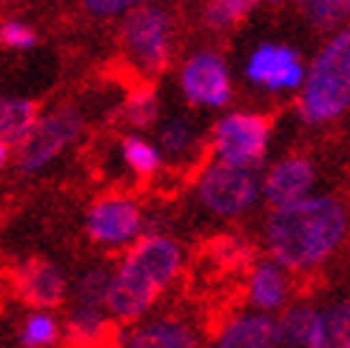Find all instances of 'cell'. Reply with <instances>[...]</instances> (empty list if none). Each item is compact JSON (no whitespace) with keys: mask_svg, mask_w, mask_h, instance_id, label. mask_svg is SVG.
<instances>
[{"mask_svg":"<svg viewBox=\"0 0 350 348\" xmlns=\"http://www.w3.org/2000/svg\"><path fill=\"white\" fill-rule=\"evenodd\" d=\"M347 234V212L334 197H302L265 220V249L288 271H310L334 254Z\"/></svg>","mask_w":350,"mask_h":348,"instance_id":"obj_1","label":"cell"},{"mask_svg":"<svg viewBox=\"0 0 350 348\" xmlns=\"http://www.w3.org/2000/svg\"><path fill=\"white\" fill-rule=\"evenodd\" d=\"M183 269V249L165 234H148L114 269L109 286V314L117 323H134L154 306V300L177 280Z\"/></svg>","mask_w":350,"mask_h":348,"instance_id":"obj_2","label":"cell"},{"mask_svg":"<svg viewBox=\"0 0 350 348\" xmlns=\"http://www.w3.org/2000/svg\"><path fill=\"white\" fill-rule=\"evenodd\" d=\"M350 109V23L336 29L310 60L299 92V114L319 126Z\"/></svg>","mask_w":350,"mask_h":348,"instance_id":"obj_3","label":"cell"},{"mask_svg":"<svg viewBox=\"0 0 350 348\" xmlns=\"http://www.w3.org/2000/svg\"><path fill=\"white\" fill-rule=\"evenodd\" d=\"M117 40L126 63L134 66L143 77L160 75L171 60L174 21L163 6L143 3L122 14Z\"/></svg>","mask_w":350,"mask_h":348,"instance_id":"obj_4","label":"cell"},{"mask_svg":"<svg viewBox=\"0 0 350 348\" xmlns=\"http://www.w3.org/2000/svg\"><path fill=\"white\" fill-rule=\"evenodd\" d=\"M262 180L251 166L211 160L197 180V200L217 217H237L259 200Z\"/></svg>","mask_w":350,"mask_h":348,"instance_id":"obj_5","label":"cell"},{"mask_svg":"<svg viewBox=\"0 0 350 348\" xmlns=\"http://www.w3.org/2000/svg\"><path fill=\"white\" fill-rule=\"evenodd\" d=\"M83 132V114L72 106H60L46 112L38 126L31 129L26 143L17 149V169L23 174H34L46 169L55 158L72 146Z\"/></svg>","mask_w":350,"mask_h":348,"instance_id":"obj_6","label":"cell"},{"mask_svg":"<svg viewBox=\"0 0 350 348\" xmlns=\"http://www.w3.org/2000/svg\"><path fill=\"white\" fill-rule=\"evenodd\" d=\"M271 120L254 112H231L217 120L211 146L219 160L256 169L268 151Z\"/></svg>","mask_w":350,"mask_h":348,"instance_id":"obj_7","label":"cell"},{"mask_svg":"<svg viewBox=\"0 0 350 348\" xmlns=\"http://www.w3.org/2000/svg\"><path fill=\"white\" fill-rule=\"evenodd\" d=\"M143 232V212L131 197L109 195L100 197L89 214H85V234H89L97 246L106 249H122L139 240Z\"/></svg>","mask_w":350,"mask_h":348,"instance_id":"obj_8","label":"cell"},{"mask_svg":"<svg viewBox=\"0 0 350 348\" xmlns=\"http://www.w3.org/2000/svg\"><path fill=\"white\" fill-rule=\"evenodd\" d=\"M180 89L191 106L222 109L231 100V75L217 51H197L180 69Z\"/></svg>","mask_w":350,"mask_h":348,"instance_id":"obj_9","label":"cell"},{"mask_svg":"<svg viewBox=\"0 0 350 348\" xmlns=\"http://www.w3.org/2000/svg\"><path fill=\"white\" fill-rule=\"evenodd\" d=\"M308 69L302 66L299 55L282 43H262L251 51L245 63V77L254 86H262L268 92H291L302 89Z\"/></svg>","mask_w":350,"mask_h":348,"instance_id":"obj_10","label":"cell"},{"mask_svg":"<svg viewBox=\"0 0 350 348\" xmlns=\"http://www.w3.org/2000/svg\"><path fill=\"white\" fill-rule=\"evenodd\" d=\"M12 288L26 306L34 308H57L63 306L66 294H68V283L63 271L49 263V260H23L12 269Z\"/></svg>","mask_w":350,"mask_h":348,"instance_id":"obj_11","label":"cell"},{"mask_svg":"<svg viewBox=\"0 0 350 348\" xmlns=\"http://www.w3.org/2000/svg\"><path fill=\"white\" fill-rule=\"evenodd\" d=\"M317 183V169L308 158H285L268 169V174L262 177V197L271 208H279V206H288V203H296L308 197V191Z\"/></svg>","mask_w":350,"mask_h":348,"instance_id":"obj_12","label":"cell"},{"mask_svg":"<svg viewBox=\"0 0 350 348\" xmlns=\"http://www.w3.org/2000/svg\"><path fill=\"white\" fill-rule=\"evenodd\" d=\"M279 345V328L276 320L268 314V311H245V314H237L225 323L214 348H276Z\"/></svg>","mask_w":350,"mask_h":348,"instance_id":"obj_13","label":"cell"},{"mask_svg":"<svg viewBox=\"0 0 350 348\" xmlns=\"http://www.w3.org/2000/svg\"><path fill=\"white\" fill-rule=\"evenodd\" d=\"M122 348H200L197 332L177 317H154L134 325Z\"/></svg>","mask_w":350,"mask_h":348,"instance_id":"obj_14","label":"cell"},{"mask_svg":"<svg viewBox=\"0 0 350 348\" xmlns=\"http://www.w3.org/2000/svg\"><path fill=\"white\" fill-rule=\"evenodd\" d=\"M288 294H291V277L288 269L276 260H265L251 271L248 280V303L256 311H282L288 306Z\"/></svg>","mask_w":350,"mask_h":348,"instance_id":"obj_15","label":"cell"},{"mask_svg":"<svg viewBox=\"0 0 350 348\" xmlns=\"http://www.w3.org/2000/svg\"><path fill=\"white\" fill-rule=\"evenodd\" d=\"M38 106L29 97H3L0 103V163H6L9 151H17L31 129L38 126Z\"/></svg>","mask_w":350,"mask_h":348,"instance_id":"obj_16","label":"cell"},{"mask_svg":"<svg viewBox=\"0 0 350 348\" xmlns=\"http://www.w3.org/2000/svg\"><path fill=\"white\" fill-rule=\"evenodd\" d=\"M109 311H97V308H77L72 306L66 320V334L72 348H103L109 337Z\"/></svg>","mask_w":350,"mask_h":348,"instance_id":"obj_17","label":"cell"},{"mask_svg":"<svg viewBox=\"0 0 350 348\" xmlns=\"http://www.w3.org/2000/svg\"><path fill=\"white\" fill-rule=\"evenodd\" d=\"M319 323V308L313 306H288L282 308V314L276 320L279 328V345L285 348H308L313 340V332H317Z\"/></svg>","mask_w":350,"mask_h":348,"instance_id":"obj_18","label":"cell"},{"mask_svg":"<svg viewBox=\"0 0 350 348\" xmlns=\"http://www.w3.org/2000/svg\"><path fill=\"white\" fill-rule=\"evenodd\" d=\"M308 348H350V300L319 311V323Z\"/></svg>","mask_w":350,"mask_h":348,"instance_id":"obj_19","label":"cell"},{"mask_svg":"<svg viewBox=\"0 0 350 348\" xmlns=\"http://www.w3.org/2000/svg\"><path fill=\"white\" fill-rule=\"evenodd\" d=\"M114 271L106 266H92L85 269L77 283H75V297L72 306L77 308H97V311H109V286H111Z\"/></svg>","mask_w":350,"mask_h":348,"instance_id":"obj_20","label":"cell"},{"mask_svg":"<svg viewBox=\"0 0 350 348\" xmlns=\"http://www.w3.org/2000/svg\"><path fill=\"white\" fill-rule=\"evenodd\" d=\"M313 29H342L350 21V0H293Z\"/></svg>","mask_w":350,"mask_h":348,"instance_id":"obj_21","label":"cell"},{"mask_svg":"<svg viewBox=\"0 0 350 348\" xmlns=\"http://www.w3.org/2000/svg\"><path fill=\"white\" fill-rule=\"evenodd\" d=\"M120 151H122L126 166L137 174V177H151V174H157L163 166V149L154 146L151 140H146V137L129 134L126 140L120 143Z\"/></svg>","mask_w":350,"mask_h":348,"instance_id":"obj_22","label":"cell"},{"mask_svg":"<svg viewBox=\"0 0 350 348\" xmlns=\"http://www.w3.org/2000/svg\"><path fill=\"white\" fill-rule=\"evenodd\" d=\"M262 0H208L202 9V21L214 32H228L239 26Z\"/></svg>","mask_w":350,"mask_h":348,"instance_id":"obj_23","label":"cell"},{"mask_svg":"<svg viewBox=\"0 0 350 348\" xmlns=\"http://www.w3.org/2000/svg\"><path fill=\"white\" fill-rule=\"evenodd\" d=\"M160 149L171 160H188L197 151V129L183 117H171L160 129Z\"/></svg>","mask_w":350,"mask_h":348,"instance_id":"obj_24","label":"cell"},{"mask_svg":"<svg viewBox=\"0 0 350 348\" xmlns=\"http://www.w3.org/2000/svg\"><path fill=\"white\" fill-rule=\"evenodd\" d=\"M21 345L23 348H49L55 345L57 337H60V325L57 320L49 314V308H38L23 320L21 325Z\"/></svg>","mask_w":350,"mask_h":348,"instance_id":"obj_25","label":"cell"},{"mask_svg":"<svg viewBox=\"0 0 350 348\" xmlns=\"http://www.w3.org/2000/svg\"><path fill=\"white\" fill-rule=\"evenodd\" d=\"M122 114H126V120L131 126H137V129L151 126L157 120V114H160V103H157L154 89L143 86V89L131 92V97L126 100V109H122Z\"/></svg>","mask_w":350,"mask_h":348,"instance_id":"obj_26","label":"cell"},{"mask_svg":"<svg viewBox=\"0 0 350 348\" xmlns=\"http://www.w3.org/2000/svg\"><path fill=\"white\" fill-rule=\"evenodd\" d=\"M0 43L12 51H26L38 43V32L21 21H3V26H0Z\"/></svg>","mask_w":350,"mask_h":348,"instance_id":"obj_27","label":"cell"},{"mask_svg":"<svg viewBox=\"0 0 350 348\" xmlns=\"http://www.w3.org/2000/svg\"><path fill=\"white\" fill-rule=\"evenodd\" d=\"M143 3L146 0H83V9L94 17H114V14H126Z\"/></svg>","mask_w":350,"mask_h":348,"instance_id":"obj_28","label":"cell"}]
</instances>
